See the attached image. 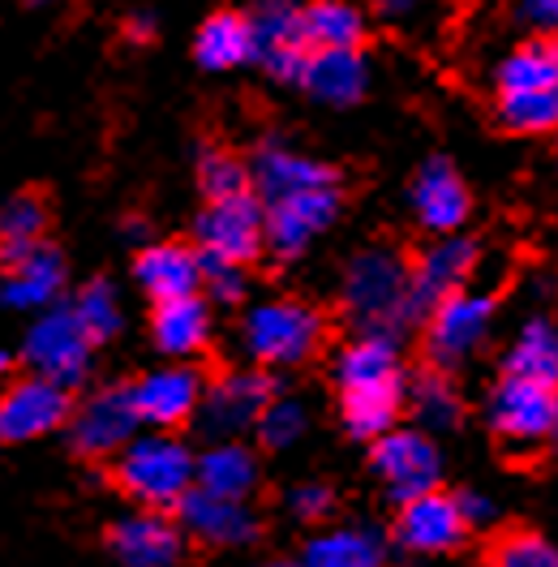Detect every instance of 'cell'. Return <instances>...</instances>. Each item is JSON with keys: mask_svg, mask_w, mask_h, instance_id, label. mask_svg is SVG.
I'll use <instances>...</instances> for the list:
<instances>
[{"mask_svg": "<svg viewBox=\"0 0 558 567\" xmlns=\"http://www.w3.org/2000/svg\"><path fill=\"white\" fill-rule=\"evenodd\" d=\"M142 434V417L130 388H104L70 413V439L82 456H116Z\"/></svg>", "mask_w": 558, "mask_h": 567, "instance_id": "5bb4252c", "label": "cell"}, {"mask_svg": "<svg viewBox=\"0 0 558 567\" xmlns=\"http://www.w3.org/2000/svg\"><path fill=\"white\" fill-rule=\"evenodd\" d=\"M262 212H267V249L279 258H301L340 215V177L262 198Z\"/></svg>", "mask_w": 558, "mask_h": 567, "instance_id": "8992f818", "label": "cell"}, {"mask_svg": "<svg viewBox=\"0 0 558 567\" xmlns=\"http://www.w3.org/2000/svg\"><path fill=\"white\" fill-rule=\"evenodd\" d=\"M524 13L537 27H558V0H524Z\"/></svg>", "mask_w": 558, "mask_h": 567, "instance_id": "60d3db41", "label": "cell"}, {"mask_svg": "<svg viewBox=\"0 0 558 567\" xmlns=\"http://www.w3.org/2000/svg\"><path fill=\"white\" fill-rule=\"evenodd\" d=\"M194 241L203 258H219V262H254L262 246H267V212L262 198L237 194V198H215L207 203V212L194 224Z\"/></svg>", "mask_w": 558, "mask_h": 567, "instance_id": "30bf717a", "label": "cell"}, {"mask_svg": "<svg viewBox=\"0 0 558 567\" xmlns=\"http://www.w3.org/2000/svg\"><path fill=\"white\" fill-rule=\"evenodd\" d=\"M306 39L314 48H361L365 18L349 0H310L306 4Z\"/></svg>", "mask_w": 558, "mask_h": 567, "instance_id": "4dcf8cb0", "label": "cell"}, {"mask_svg": "<svg viewBox=\"0 0 558 567\" xmlns=\"http://www.w3.org/2000/svg\"><path fill=\"white\" fill-rule=\"evenodd\" d=\"M151 336L159 344V353L173 361H189L207 349L210 340V306L203 292L194 297H176V301H155V319Z\"/></svg>", "mask_w": 558, "mask_h": 567, "instance_id": "d4e9b609", "label": "cell"}, {"mask_svg": "<svg viewBox=\"0 0 558 567\" xmlns=\"http://www.w3.org/2000/svg\"><path fill=\"white\" fill-rule=\"evenodd\" d=\"M70 306L95 344H104V340L116 336V327H121V301H116V288L107 280H91Z\"/></svg>", "mask_w": 558, "mask_h": 567, "instance_id": "1f68e13d", "label": "cell"}, {"mask_svg": "<svg viewBox=\"0 0 558 567\" xmlns=\"http://www.w3.org/2000/svg\"><path fill=\"white\" fill-rule=\"evenodd\" d=\"M306 425H310V409L301 404V400H292V395H276L267 409H262V417H258V439H262V447H271V452H283V447H292L301 434H306Z\"/></svg>", "mask_w": 558, "mask_h": 567, "instance_id": "d6a6232c", "label": "cell"}, {"mask_svg": "<svg viewBox=\"0 0 558 567\" xmlns=\"http://www.w3.org/2000/svg\"><path fill=\"white\" fill-rule=\"evenodd\" d=\"M198 185H203V194H207V203L215 198H237V194H249V168H245L237 155H228V151H207L203 159H198Z\"/></svg>", "mask_w": 558, "mask_h": 567, "instance_id": "836d02e7", "label": "cell"}, {"mask_svg": "<svg viewBox=\"0 0 558 567\" xmlns=\"http://www.w3.org/2000/svg\"><path fill=\"white\" fill-rule=\"evenodd\" d=\"M374 473L386 486V495L395 503H409L430 491H438L443 482V456L434 447V439L417 425H395L374 439Z\"/></svg>", "mask_w": 558, "mask_h": 567, "instance_id": "8fae6325", "label": "cell"}, {"mask_svg": "<svg viewBox=\"0 0 558 567\" xmlns=\"http://www.w3.org/2000/svg\"><path fill=\"white\" fill-rule=\"evenodd\" d=\"M125 35L134 39V43H146V39L155 35V18L151 13H130L125 18Z\"/></svg>", "mask_w": 558, "mask_h": 567, "instance_id": "b9f144b4", "label": "cell"}, {"mask_svg": "<svg viewBox=\"0 0 558 567\" xmlns=\"http://www.w3.org/2000/svg\"><path fill=\"white\" fill-rule=\"evenodd\" d=\"M267 567H306L301 559H279V564H267Z\"/></svg>", "mask_w": 558, "mask_h": 567, "instance_id": "ee69618b", "label": "cell"}, {"mask_svg": "<svg viewBox=\"0 0 558 567\" xmlns=\"http://www.w3.org/2000/svg\"><path fill=\"white\" fill-rule=\"evenodd\" d=\"M276 400V383L262 370H237L224 374L219 383H210L203 404H198V430L207 434L210 443L219 439H241L245 430H254L262 409Z\"/></svg>", "mask_w": 558, "mask_h": 567, "instance_id": "4fadbf2b", "label": "cell"}, {"mask_svg": "<svg viewBox=\"0 0 558 567\" xmlns=\"http://www.w3.org/2000/svg\"><path fill=\"white\" fill-rule=\"evenodd\" d=\"M335 379H340V409H344L349 434L379 439L386 430H395V417H400V409L409 400L400 340H391V336H356L340 353Z\"/></svg>", "mask_w": 558, "mask_h": 567, "instance_id": "6da1fadb", "label": "cell"}, {"mask_svg": "<svg viewBox=\"0 0 558 567\" xmlns=\"http://www.w3.org/2000/svg\"><path fill=\"white\" fill-rule=\"evenodd\" d=\"M344 315L361 336H391L400 340L417 315H413V267L395 249H361L344 271Z\"/></svg>", "mask_w": 558, "mask_h": 567, "instance_id": "7a4b0ae2", "label": "cell"}, {"mask_svg": "<svg viewBox=\"0 0 558 567\" xmlns=\"http://www.w3.org/2000/svg\"><path fill=\"white\" fill-rule=\"evenodd\" d=\"M194 486L224 498H249L258 486V456L241 439H219L194 464Z\"/></svg>", "mask_w": 558, "mask_h": 567, "instance_id": "484cf974", "label": "cell"}, {"mask_svg": "<svg viewBox=\"0 0 558 567\" xmlns=\"http://www.w3.org/2000/svg\"><path fill=\"white\" fill-rule=\"evenodd\" d=\"M555 383H537V379H520V374H503L486 404L489 430L512 447H537V443L555 439Z\"/></svg>", "mask_w": 558, "mask_h": 567, "instance_id": "ba28073f", "label": "cell"}, {"mask_svg": "<svg viewBox=\"0 0 558 567\" xmlns=\"http://www.w3.org/2000/svg\"><path fill=\"white\" fill-rule=\"evenodd\" d=\"M31 4H52V0H31Z\"/></svg>", "mask_w": 558, "mask_h": 567, "instance_id": "bcb514c9", "label": "cell"}, {"mask_svg": "<svg viewBox=\"0 0 558 567\" xmlns=\"http://www.w3.org/2000/svg\"><path fill=\"white\" fill-rule=\"evenodd\" d=\"M241 340L245 353L254 357L258 365L288 370V365H301L318 349L322 319L306 301H262V306H254L245 315Z\"/></svg>", "mask_w": 558, "mask_h": 567, "instance_id": "5b68a950", "label": "cell"}, {"mask_svg": "<svg viewBox=\"0 0 558 567\" xmlns=\"http://www.w3.org/2000/svg\"><path fill=\"white\" fill-rule=\"evenodd\" d=\"M464 533H468V520H464L455 495L430 491V495L400 503L395 542L404 550H413V555H447L464 542Z\"/></svg>", "mask_w": 558, "mask_h": 567, "instance_id": "ac0fdd59", "label": "cell"}, {"mask_svg": "<svg viewBox=\"0 0 558 567\" xmlns=\"http://www.w3.org/2000/svg\"><path fill=\"white\" fill-rule=\"evenodd\" d=\"M43 224L48 212L35 194H18L9 203H0V246L9 241H43Z\"/></svg>", "mask_w": 558, "mask_h": 567, "instance_id": "d590c367", "label": "cell"}, {"mask_svg": "<svg viewBox=\"0 0 558 567\" xmlns=\"http://www.w3.org/2000/svg\"><path fill=\"white\" fill-rule=\"evenodd\" d=\"M91 353H95V340H91L86 327L78 322L73 306H61V301L48 306V310L31 322L27 340H22V357H27L31 374L52 379V383H61V388H78V383L86 379Z\"/></svg>", "mask_w": 558, "mask_h": 567, "instance_id": "52a82bcc", "label": "cell"}, {"mask_svg": "<svg viewBox=\"0 0 558 567\" xmlns=\"http://www.w3.org/2000/svg\"><path fill=\"white\" fill-rule=\"evenodd\" d=\"M70 388L52 379H22L0 395V439L4 443H31L52 434L56 425H70Z\"/></svg>", "mask_w": 558, "mask_h": 567, "instance_id": "9a60e30c", "label": "cell"}, {"mask_svg": "<svg viewBox=\"0 0 558 567\" xmlns=\"http://www.w3.org/2000/svg\"><path fill=\"white\" fill-rule=\"evenodd\" d=\"M297 86H306L318 104L349 107L370 91V61L361 48H314Z\"/></svg>", "mask_w": 558, "mask_h": 567, "instance_id": "603a6c76", "label": "cell"}, {"mask_svg": "<svg viewBox=\"0 0 558 567\" xmlns=\"http://www.w3.org/2000/svg\"><path fill=\"white\" fill-rule=\"evenodd\" d=\"M112 555L125 567H173L185 550V529L168 512L142 507L134 516H121L107 533Z\"/></svg>", "mask_w": 558, "mask_h": 567, "instance_id": "d6986e66", "label": "cell"}, {"mask_svg": "<svg viewBox=\"0 0 558 567\" xmlns=\"http://www.w3.org/2000/svg\"><path fill=\"white\" fill-rule=\"evenodd\" d=\"M498 116L516 134H550L558 130V43L533 39L503 56L494 73Z\"/></svg>", "mask_w": 558, "mask_h": 567, "instance_id": "3957f363", "label": "cell"}, {"mask_svg": "<svg viewBox=\"0 0 558 567\" xmlns=\"http://www.w3.org/2000/svg\"><path fill=\"white\" fill-rule=\"evenodd\" d=\"M134 280L151 301H176L203 292V254L189 246H142L134 258Z\"/></svg>", "mask_w": 558, "mask_h": 567, "instance_id": "cb8c5ba5", "label": "cell"}, {"mask_svg": "<svg viewBox=\"0 0 558 567\" xmlns=\"http://www.w3.org/2000/svg\"><path fill=\"white\" fill-rule=\"evenodd\" d=\"M489 327H494V297L459 288L443 306L430 310V319H425V353L438 370H452V365L468 361L486 344Z\"/></svg>", "mask_w": 558, "mask_h": 567, "instance_id": "7c38bea8", "label": "cell"}, {"mask_svg": "<svg viewBox=\"0 0 558 567\" xmlns=\"http://www.w3.org/2000/svg\"><path fill=\"white\" fill-rule=\"evenodd\" d=\"M134 395V409H138L142 425H151V430H176V425H185L189 417H198V404H203V395H207V383H203V374L194 370V365H159V370H151V374H142L138 383L130 388Z\"/></svg>", "mask_w": 558, "mask_h": 567, "instance_id": "2e32d148", "label": "cell"}, {"mask_svg": "<svg viewBox=\"0 0 558 567\" xmlns=\"http://www.w3.org/2000/svg\"><path fill=\"white\" fill-rule=\"evenodd\" d=\"M194 61L210 73H228L241 70L254 61V31H249V18L245 13H210L207 22L198 27V39H194Z\"/></svg>", "mask_w": 558, "mask_h": 567, "instance_id": "83f0119b", "label": "cell"}, {"mask_svg": "<svg viewBox=\"0 0 558 567\" xmlns=\"http://www.w3.org/2000/svg\"><path fill=\"white\" fill-rule=\"evenodd\" d=\"M245 18L254 31V61L276 82H301V70L310 61L306 0H254Z\"/></svg>", "mask_w": 558, "mask_h": 567, "instance_id": "9c48e42d", "label": "cell"}, {"mask_svg": "<svg viewBox=\"0 0 558 567\" xmlns=\"http://www.w3.org/2000/svg\"><path fill=\"white\" fill-rule=\"evenodd\" d=\"M555 443H558V413H555Z\"/></svg>", "mask_w": 558, "mask_h": 567, "instance_id": "f6af8a7d", "label": "cell"}, {"mask_svg": "<svg viewBox=\"0 0 558 567\" xmlns=\"http://www.w3.org/2000/svg\"><path fill=\"white\" fill-rule=\"evenodd\" d=\"M425 0H374V9L383 13V18H391V22H404V18H413Z\"/></svg>", "mask_w": 558, "mask_h": 567, "instance_id": "ab89813d", "label": "cell"}, {"mask_svg": "<svg viewBox=\"0 0 558 567\" xmlns=\"http://www.w3.org/2000/svg\"><path fill=\"white\" fill-rule=\"evenodd\" d=\"M203 288L215 301H237L245 292V267L219 262V258H203Z\"/></svg>", "mask_w": 558, "mask_h": 567, "instance_id": "74e56055", "label": "cell"}, {"mask_svg": "<svg viewBox=\"0 0 558 567\" xmlns=\"http://www.w3.org/2000/svg\"><path fill=\"white\" fill-rule=\"evenodd\" d=\"M404 409L413 413V422L417 430L425 434H443V430H455L459 422V413H464V404H459V391L455 383L447 379V370H425L421 379H413V388H409V400H404Z\"/></svg>", "mask_w": 558, "mask_h": 567, "instance_id": "f546056e", "label": "cell"}, {"mask_svg": "<svg viewBox=\"0 0 558 567\" xmlns=\"http://www.w3.org/2000/svg\"><path fill=\"white\" fill-rule=\"evenodd\" d=\"M477 267V246L468 237H434V246L421 249L413 262V315L417 322L430 319L434 306H443L452 292H459Z\"/></svg>", "mask_w": 558, "mask_h": 567, "instance_id": "e0dca14e", "label": "cell"}, {"mask_svg": "<svg viewBox=\"0 0 558 567\" xmlns=\"http://www.w3.org/2000/svg\"><path fill=\"white\" fill-rule=\"evenodd\" d=\"M283 503H288V512H292L297 520H306V525H318V520H327V516L335 512V495H331V486H322V482H301V486H292Z\"/></svg>", "mask_w": 558, "mask_h": 567, "instance_id": "8d00e7d4", "label": "cell"}, {"mask_svg": "<svg viewBox=\"0 0 558 567\" xmlns=\"http://www.w3.org/2000/svg\"><path fill=\"white\" fill-rule=\"evenodd\" d=\"M503 374H520L537 383H555L558 388V322L555 319H528L516 331V340L507 344Z\"/></svg>", "mask_w": 558, "mask_h": 567, "instance_id": "f1b7e54d", "label": "cell"}, {"mask_svg": "<svg viewBox=\"0 0 558 567\" xmlns=\"http://www.w3.org/2000/svg\"><path fill=\"white\" fill-rule=\"evenodd\" d=\"M301 564L306 567H383L386 542H383V533L365 529V525L322 529L306 542Z\"/></svg>", "mask_w": 558, "mask_h": 567, "instance_id": "4316f807", "label": "cell"}, {"mask_svg": "<svg viewBox=\"0 0 558 567\" xmlns=\"http://www.w3.org/2000/svg\"><path fill=\"white\" fill-rule=\"evenodd\" d=\"M459 503V512H464V520H468V529H482L494 520V503H489L482 491H464V495H455Z\"/></svg>", "mask_w": 558, "mask_h": 567, "instance_id": "f35d334b", "label": "cell"}, {"mask_svg": "<svg viewBox=\"0 0 558 567\" xmlns=\"http://www.w3.org/2000/svg\"><path fill=\"white\" fill-rule=\"evenodd\" d=\"M194 452L168 430H146L116 452V482L138 507L168 512L194 491Z\"/></svg>", "mask_w": 558, "mask_h": 567, "instance_id": "277c9868", "label": "cell"}, {"mask_svg": "<svg viewBox=\"0 0 558 567\" xmlns=\"http://www.w3.org/2000/svg\"><path fill=\"white\" fill-rule=\"evenodd\" d=\"M413 212H417L421 228H430L434 237H452L459 233V224L473 212V198H468V185L455 173V164L447 159H425L413 177Z\"/></svg>", "mask_w": 558, "mask_h": 567, "instance_id": "44dd1931", "label": "cell"}, {"mask_svg": "<svg viewBox=\"0 0 558 567\" xmlns=\"http://www.w3.org/2000/svg\"><path fill=\"white\" fill-rule=\"evenodd\" d=\"M70 280L61 249L39 241L31 254H22L18 262L0 267V306L18 310V315H43L48 306L61 301V288Z\"/></svg>", "mask_w": 558, "mask_h": 567, "instance_id": "ffe728a7", "label": "cell"}, {"mask_svg": "<svg viewBox=\"0 0 558 567\" xmlns=\"http://www.w3.org/2000/svg\"><path fill=\"white\" fill-rule=\"evenodd\" d=\"M176 516H180V529L194 533L207 546L237 550V546H249L258 537V516L245 507V498L210 495V491H198V486L176 503Z\"/></svg>", "mask_w": 558, "mask_h": 567, "instance_id": "7402d4cb", "label": "cell"}, {"mask_svg": "<svg viewBox=\"0 0 558 567\" xmlns=\"http://www.w3.org/2000/svg\"><path fill=\"white\" fill-rule=\"evenodd\" d=\"M9 365H13V357H9V353H4V349H0V379L9 374Z\"/></svg>", "mask_w": 558, "mask_h": 567, "instance_id": "7bdbcfd3", "label": "cell"}, {"mask_svg": "<svg viewBox=\"0 0 558 567\" xmlns=\"http://www.w3.org/2000/svg\"><path fill=\"white\" fill-rule=\"evenodd\" d=\"M489 567H558V546L537 533H507L489 550Z\"/></svg>", "mask_w": 558, "mask_h": 567, "instance_id": "e575fe53", "label": "cell"}]
</instances>
